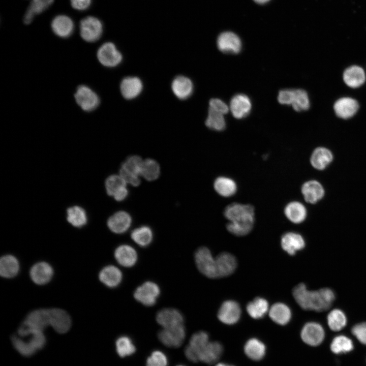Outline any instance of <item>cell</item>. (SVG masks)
<instances>
[{"mask_svg":"<svg viewBox=\"0 0 366 366\" xmlns=\"http://www.w3.org/2000/svg\"><path fill=\"white\" fill-rule=\"evenodd\" d=\"M292 294L297 304L304 310L323 312L329 309L335 299L333 291L328 288L309 290L303 283L293 289Z\"/></svg>","mask_w":366,"mask_h":366,"instance_id":"obj_1","label":"cell"},{"mask_svg":"<svg viewBox=\"0 0 366 366\" xmlns=\"http://www.w3.org/2000/svg\"><path fill=\"white\" fill-rule=\"evenodd\" d=\"M225 217L229 221L227 230L236 236H244L249 233L253 227L255 220L254 207L251 204L232 203L226 207Z\"/></svg>","mask_w":366,"mask_h":366,"instance_id":"obj_2","label":"cell"},{"mask_svg":"<svg viewBox=\"0 0 366 366\" xmlns=\"http://www.w3.org/2000/svg\"><path fill=\"white\" fill-rule=\"evenodd\" d=\"M279 102L283 105H291L297 112L309 109L310 101L307 92L302 89H286L279 92Z\"/></svg>","mask_w":366,"mask_h":366,"instance_id":"obj_3","label":"cell"},{"mask_svg":"<svg viewBox=\"0 0 366 366\" xmlns=\"http://www.w3.org/2000/svg\"><path fill=\"white\" fill-rule=\"evenodd\" d=\"M195 261L201 273L211 279L218 278L216 258L206 247L198 248L195 253Z\"/></svg>","mask_w":366,"mask_h":366,"instance_id":"obj_4","label":"cell"},{"mask_svg":"<svg viewBox=\"0 0 366 366\" xmlns=\"http://www.w3.org/2000/svg\"><path fill=\"white\" fill-rule=\"evenodd\" d=\"M143 160L138 156L128 158L121 164L119 175L126 183L138 186L140 183L139 176Z\"/></svg>","mask_w":366,"mask_h":366,"instance_id":"obj_5","label":"cell"},{"mask_svg":"<svg viewBox=\"0 0 366 366\" xmlns=\"http://www.w3.org/2000/svg\"><path fill=\"white\" fill-rule=\"evenodd\" d=\"M74 98L78 105L85 112L94 111L100 103L97 94L85 85L78 86L74 94Z\"/></svg>","mask_w":366,"mask_h":366,"instance_id":"obj_6","label":"cell"},{"mask_svg":"<svg viewBox=\"0 0 366 366\" xmlns=\"http://www.w3.org/2000/svg\"><path fill=\"white\" fill-rule=\"evenodd\" d=\"M301 193L304 201L308 204L316 205L322 201L326 195L323 184L319 180L309 179L301 187Z\"/></svg>","mask_w":366,"mask_h":366,"instance_id":"obj_7","label":"cell"},{"mask_svg":"<svg viewBox=\"0 0 366 366\" xmlns=\"http://www.w3.org/2000/svg\"><path fill=\"white\" fill-rule=\"evenodd\" d=\"M80 34L86 42L93 43L98 41L103 33V24L96 17L87 16L80 22Z\"/></svg>","mask_w":366,"mask_h":366,"instance_id":"obj_8","label":"cell"},{"mask_svg":"<svg viewBox=\"0 0 366 366\" xmlns=\"http://www.w3.org/2000/svg\"><path fill=\"white\" fill-rule=\"evenodd\" d=\"M334 160V155L331 149L325 146H318L312 151L309 162L313 169L321 172L327 169Z\"/></svg>","mask_w":366,"mask_h":366,"instance_id":"obj_9","label":"cell"},{"mask_svg":"<svg viewBox=\"0 0 366 366\" xmlns=\"http://www.w3.org/2000/svg\"><path fill=\"white\" fill-rule=\"evenodd\" d=\"M97 57L100 64L107 68H113L119 65L123 55L115 44L107 42L103 44L98 49Z\"/></svg>","mask_w":366,"mask_h":366,"instance_id":"obj_10","label":"cell"},{"mask_svg":"<svg viewBox=\"0 0 366 366\" xmlns=\"http://www.w3.org/2000/svg\"><path fill=\"white\" fill-rule=\"evenodd\" d=\"M160 294L158 285L153 282L147 281L136 289L134 297L141 304L150 307L156 303Z\"/></svg>","mask_w":366,"mask_h":366,"instance_id":"obj_11","label":"cell"},{"mask_svg":"<svg viewBox=\"0 0 366 366\" xmlns=\"http://www.w3.org/2000/svg\"><path fill=\"white\" fill-rule=\"evenodd\" d=\"M186 337V330L184 324L163 328L158 333V339L165 346L168 347H180Z\"/></svg>","mask_w":366,"mask_h":366,"instance_id":"obj_12","label":"cell"},{"mask_svg":"<svg viewBox=\"0 0 366 366\" xmlns=\"http://www.w3.org/2000/svg\"><path fill=\"white\" fill-rule=\"evenodd\" d=\"M209 342L207 332L199 331L194 333L185 349V354L187 359L193 362H198L200 353Z\"/></svg>","mask_w":366,"mask_h":366,"instance_id":"obj_13","label":"cell"},{"mask_svg":"<svg viewBox=\"0 0 366 366\" xmlns=\"http://www.w3.org/2000/svg\"><path fill=\"white\" fill-rule=\"evenodd\" d=\"M359 108L358 101L350 97L340 98L333 104V110L336 115L344 120L353 117L357 113Z\"/></svg>","mask_w":366,"mask_h":366,"instance_id":"obj_14","label":"cell"},{"mask_svg":"<svg viewBox=\"0 0 366 366\" xmlns=\"http://www.w3.org/2000/svg\"><path fill=\"white\" fill-rule=\"evenodd\" d=\"M300 336L306 344L316 346L320 345L323 341L325 332L320 324L315 322H309L305 324L302 328Z\"/></svg>","mask_w":366,"mask_h":366,"instance_id":"obj_15","label":"cell"},{"mask_svg":"<svg viewBox=\"0 0 366 366\" xmlns=\"http://www.w3.org/2000/svg\"><path fill=\"white\" fill-rule=\"evenodd\" d=\"M241 313L239 304L234 300H228L221 304L217 316L219 320L223 323L232 325L238 321Z\"/></svg>","mask_w":366,"mask_h":366,"instance_id":"obj_16","label":"cell"},{"mask_svg":"<svg viewBox=\"0 0 366 366\" xmlns=\"http://www.w3.org/2000/svg\"><path fill=\"white\" fill-rule=\"evenodd\" d=\"M49 325L59 333H65L71 326V319L69 315L60 309H48Z\"/></svg>","mask_w":366,"mask_h":366,"instance_id":"obj_17","label":"cell"},{"mask_svg":"<svg viewBox=\"0 0 366 366\" xmlns=\"http://www.w3.org/2000/svg\"><path fill=\"white\" fill-rule=\"evenodd\" d=\"M217 46L222 52L227 54H236L241 49L240 39L235 34L226 32L221 33L217 39Z\"/></svg>","mask_w":366,"mask_h":366,"instance_id":"obj_18","label":"cell"},{"mask_svg":"<svg viewBox=\"0 0 366 366\" xmlns=\"http://www.w3.org/2000/svg\"><path fill=\"white\" fill-rule=\"evenodd\" d=\"M342 77L345 84L351 88H357L361 86L366 80L364 70L361 66L356 65L346 68L343 72Z\"/></svg>","mask_w":366,"mask_h":366,"instance_id":"obj_19","label":"cell"},{"mask_svg":"<svg viewBox=\"0 0 366 366\" xmlns=\"http://www.w3.org/2000/svg\"><path fill=\"white\" fill-rule=\"evenodd\" d=\"M22 324L28 328L43 331L49 325L48 309L32 311L26 317Z\"/></svg>","mask_w":366,"mask_h":366,"instance_id":"obj_20","label":"cell"},{"mask_svg":"<svg viewBox=\"0 0 366 366\" xmlns=\"http://www.w3.org/2000/svg\"><path fill=\"white\" fill-rule=\"evenodd\" d=\"M157 322L163 328H169L184 324V317L177 309L165 308L159 311L156 315Z\"/></svg>","mask_w":366,"mask_h":366,"instance_id":"obj_21","label":"cell"},{"mask_svg":"<svg viewBox=\"0 0 366 366\" xmlns=\"http://www.w3.org/2000/svg\"><path fill=\"white\" fill-rule=\"evenodd\" d=\"M251 109V101L245 94L235 95L230 101V110L236 118L241 119L246 117L250 113Z\"/></svg>","mask_w":366,"mask_h":366,"instance_id":"obj_22","label":"cell"},{"mask_svg":"<svg viewBox=\"0 0 366 366\" xmlns=\"http://www.w3.org/2000/svg\"><path fill=\"white\" fill-rule=\"evenodd\" d=\"M132 219L129 214L119 211L111 215L108 219L107 225L111 231L116 234L125 232L130 228Z\"/></svg>","mask_w":366,"mask_h":366,"instance_id":"obj_23","label":"cell"},{"mask_svg":"<svg viewBox=\"0 0 366 366\" xmlns=\"http://www.w3.org/2000/svg\"><path fill=\"white\" fill-rule=\"evenodd\" d=\"M283 249L290 255H294L305 247V241L300 234L288 232L283 234L281 240Z\"/></svg>","mask_w":366,"mask_h":366,"instance_id":"obj_24","label":"cell"},{"mask_svg":"<svg viewBox=\"0 0 366 366\" xmlns=\"http://www.w3.org/2000/svg\"><path fill=\"white\" fill-rule=\"evenodd\" d=\"M284 212L288 220L296 224L303 222L308 216V210L306 206L298 201L289 202L285 206Z\"/></svg>","mask_w":366,"mask_h":366,"instance_id":"obj_25","label":"cell"},{"mask_svg":"<svg viewBox=\"0 0 366 366\" xmlns=\"http://www.w3.org/2000/svg\"><path fill=\"white\" fill-rule=\"evenodd\" d=\"M218 278L227 277L234 272L237 267L235 257L228 252H223L216 258Z\"/></svg>","mask_w":366,"mask_h":366,"instance_id":"obj_26","label":"cell"},{"mask_svg":"<svg viewBox=\"0 0 366 366\" xmlns=\"http://www.w3.org/2000/svg\"><path fill=\"white\" fill-rule=\"evenodd\" d=\"M143 89L141 80L137 77L124 78L120 84V90L123 97L131 100L138 97Z\"/></svg>","mask_w":366,"mask_h":366,"instance_id":"obj_27","label":"cell"},{"mask_svg":"<svg viewBox=\"0 0 366 366\" xmlns=\"http://www.w3.org/2000/svg\"><path fill=\"white\" fill-rule=\"evenodd\" d=\"M51 28L57 36L67 38L73 34L74 24L73 20L68 16L60 15L56 16L52 20Z\"/></svg>","mask_w":366,"mask_h":366,"instance_id":"obj_28","label":"cell"},{"mask_svg":"<svg viewBox=\"0 0 366 366\" xmlns=\"http://www.w3.org/2000/svg\"><path fill=\"white\" fill-rule=\"evenodd\" d=\"M53 270L48 263L40 262L34 264L30 270V277L37 284L44 285L52 278Z\"/></svg>","mask_w":366,"mask_h":366,"instance_id":"obj_29","label":"cell"},{"mask_svg":"<svg viewBox=\"0 0 366 366\" xmlns=\"http://www.w3.org/2000/svg\"><path fill=\"white\" fill-rule=\"evenodd\" d=\"M114 257L120 265L126 267L134 266L138 259L137 252L128 245L118 246L115 250Z\"/></svg>","mask_w":366,"mask_h":366,"instance_id":"obj_30","label":"cell"},{"mask_svg":"<svg viewBox=\"0 0 366 366\" xmlns=\"http://www.w3.org/2000/svg\"><path fill=\"white\" fill-rule=\"evenodd\" d=\"M171 88L173 94L177 98L185 100L191 96L194 86L190 79L184 76H178L172 81Z\"/></svg>","mask_w":366,"mask_h":366,"instance_id":"obj_31","label":"cell"},{"mask_svg":"<svg viewBox=\"0 0 366 366\" xmlns=\"http://www.w3.org/2000/svg\"><path fill=\"white\" fill-rule=\"evenodd\" d=\"M100 281L109 288H115L121 283L123 279L121 271L114 265L104 267L99 275Z\"/></svg>","mask_w":366,"mask_h":366,"instance_id":"obj_32","label":"cell"},{"mask_svg":"<svg viewBox=\"0 0 366 366\" xmlns=\"http://www.w3.org/2000/svg\"><path fill=\"white\" fill-rule=\"evenodd\" d=\"M66 220L72 226L81 228L88 221L87 215L84 208L74 205L67 208L66 211Z\"/></svg>","mask_w":366,"mask_h":366,"instance_id":"obj_33","label":"cell"},{"mask_svg":"<svg viewBox=\"0 0 366 366\" xmlns=\"http://www.w3.org/2000/svg\"><path fill=\"white\" fill-rule=\"evenodd\" d=\"M223 348L218 342H209L199 355V361L211 364L216 362L223 353Z\"/></svg>","mask_w":366,"mask_h":366,"instance_id":"obj_34","label":"cell"},{"mask_svg":"<svg viewBox=\"0 0 366 366\" xmlns=\"http://www.w3.org/2000/svg\"><path fill=\"white\" fill-rule=\"evenodd\" d=\"M270 318L276 323L285 325L290 320L291 312L288 306L282 302L273 304L269 309Z\"/></svg>","mask_w":366,"mask_h":366,"instance_id":"obj_35","label":"cell"},{"mask_svg":"<svg viewBox=\"0 0 366 366\" xmlns=\"http://www.w3.org/2000/svg\"><path fill=\"white\" fill-rule=\"evenodd\" d=\"M214 188L219 195L224 197L233 196L237 189L236 183L233 179L224 176H220L216 178L214 182Z\"/></svg>","mask_w":366,"mask_h":366,"instance_id":"obj_36","label":"cell"},{"mask_svg":"<svg viewBox=\"0 0 366 366\" xmlns=\"http://www.w3.org/2000/svg\"><path fill=\"white\" fill-rule=\"evenodd\" d=\"M244 352L248 358L258 361L262 359L266 353L264 344L256 338L248 340L244 346Z\"/></svg>","mask_w":366,"mask_h":366,"instance_id":"obj_37","label":"cell"},{"mask_svg":"<svg viewBox=\"0 0 366 366\" xmlns=\"http://www.w3.org/2000/svg\"><path fill=\"white\" fill-rule=\"evenodd\" d=\"M19 270V263L12 255H5L0 260V273L4 278H11L17 275Z\"/></svg>","mask_w":366,"mask_h":366,"instance_id":"obj_38","label":"cell"},{"mask_svg":"<svg viewBox=\"0 0 366 366\" xmlns=\"http://www.w3.org/2000/svg\"><path fill=\"white\" fill-rule=\"evenodd\" d=\"M246 310L252 318L260 319L263 317L269 310L268 303L263 298L256 297L248 303Z\"/></svg>","mask_w":366,"mask_h":366,"instance_id":"obj_39","label":"cell"},{"mask_svg":"<svg viewBox=\"0 0 366 366\" xmlns=\"http://www.w3.org/2000/svg\"><path fill=\"white\" fill-rule=\"evenodd\" d=\"M126 185V182L119 174L109 175L105 181L106 193L113 198L127 189Z\"/></svg>","mask_w":366,"mask_h":366,"instance_id":"obj_40","label":"cell"},{"mask_svg":"<svg viewBox=\"0 0 366 366\" xmlns=\"http://www.w3.org/2000/svg\"><path fill=\"white\" fill-rule=\"evenodd\" d=\"M54 0H32L24 16L25 24H29L34 17L43 12L53 3Z\"/></svg>","mask_w":366,"mask_h":366,"instance_id":"obj_41","label":"cell"},{"mask_svg":"<svg viewBox=\"0 0 366 366\" xmlns=\"http://www.w3.org/2000/svg\"><path fill=\"white\" fill-rule=\"evenodd\" d=\"M328 327L334 331L342 329L347 324V317L341 310L334 309L330 311L327 316Z\"/></svg>","mask_w":366,"mask_h":366,"instance_id":"obj_42","label":"cell"},{"mask_svg":"<svg viewBox=\"0 0 366 366\" xmlns=\"http://www.w3.org/2000/svg\"><path fill=\"white\" fill-rule=\"evenodd\" d=\"M131 237L138 245L142 247H146L152 241L153 234L149 227L143 226L133 230Z\"/></svg>","mask_w":366,"mask_h":366,"instance_id":"obj_43","label":"cell"},{"mask_svg":"<svg viewBox=\"0 0 366 366\" xmlns=\"http://www.w3.org/2000/svg\"><path fill=\"white\" fill-rule=\"evenodd\" d=\"M160 173V166L156 161L151 159L143 160L140 176L147 180L152 181L158 178Z\"/></svg>","mask_w":366,"mask_h":366,"instance_id":"obj_44","label":"cell"},{"mask_svg":"<svg viewBox=\"0 0 366 366\" xmlns=\"http://www.w3.org/2000/svg\"><path fill=\"white\" fill-rule=\"evenodd\" d=\"M353 349L352 340L348 337L340 335L336 337L330 344V349L336 354L347 353Z\"/></svg>","mask_w":366,"mask_h":366,"instance_id":"obj_45","label":"cell"},{"mask_svg":"<svg viewBox=\"0 0 366 366\" xmlns=\"http://www.w3.org/2000/svg\"><path fill=\"white\" fill-rule=\"evenodd\" d=\"M223 114L209 108L205 120L206 126L212 130L221 131L225 129L226 121Z\"/></svg>","mask_w":366,"mask_h":366,"instance_id":"obj_46","label":"cell"},{"mask_svg":"<svg viewBox=\"0 0 366 366\" xmlns=\"http://www.w3.org/2000/svg\"><path fill=\"white\" fill-rule=\"evenodd\" d=\"M116 350L121 357L130 356L135 353L136 348L131 339L126 336L118 337L115 342Z\"/></svg>","mask_w":366,"mask_h":366,"instance_id":"obj_47","label":"cell"},{"mask_svg":"<svg viewBox=\"0 0 366 366\" xmlns=\"http://www.w3.org/2000/svg\"><path fill=\"white\" fill-rule=\"evenodd\" d=\"M11 339L14 348L22 356L29 357L37 352L23 338L19 336L14 334L11 337Z\"/></svg>","mask_w":366,"mask_h":366,"instance_id":"obj_48","label":"cell"},{"mask_svg":"<svg viewBox=\"0 0 366 366\" xmlns=\"http://www.w3.org/2000/svg\"><path fill=\"white\" fill-rule=\"evenodd\" d=\"M167 358L162 352L154 351L146 360V366H167Z\"/></svg>","mask_w":366,"mask_h":366,"instance_id":"obj_49","label":"cell"},{"mask_svg":"<svg viewBox=\"0 0 366 366\" xmlns=\"http://www.w3.org/2000/svg\"><path fill=\"white\" fill-rule=\"evenodd\" d=\"M351 331L352 334L361 343L366 345V322L355 325Z\"/></svg>","mask_w":366,"mask_h":366,"instance_id":"obj_50","label":"cell"},{"mask_svg":"<svg viewBox=\"0 0 366 366\" xmlns=\"http://www.w3.org/2000/svg\"><path fill=\"white\" fill-rule=\"evenodd\" d=\"M209 108L225 114L228 113L229 108L227 105L219 99L213 98L209 102Z\"/></svg>","mask_w":366,"mask_h":366,"instance_id":"obj_51","label":"cell"},{"mask_svg":"<svg viewBox=\"0 0 366 366\" xmlns=\"http://www.w3.org/2000/svg\"><path fill=\"white\" fill-rule=\"evenodd\" d=\"M72 7L79 11H84L90 6L92 0H70Z\"/></svg>","mask_w":366,"mask_h":366,"instance_id":"obj_52","label":"cell"},{"mask_svg":"<svg viewBox=\"0 0 366 366\" xmlns=\"http://www.w3.org/2000/svg\"><path fill=\"white\" fill-rule=\"evenodd\" d=\"M215 366H234V365L229 364L228 363H226L220 362V363H218V364H217Z\"/></svg>","mask_w":366,"mask_h":366,"instance_id":"obj_53","label":"cell"},{"mask_svg":"<svg viewBox=\"0 0 366 366\" xmlns=\"http://www.w3.org/2000/svg\"><path fill=\"white\" fill-rule=\"evenodd\" d=\"M255 2L258 4H264L268 2L270 0H254Z\"/></svg>","mask_w":366,"mask_h":366,"instance_id":"obj_54","label":"cell"},{"mask_svg":"<svg viewBox=\"0 0 366 366\" xmlns=\"http://www.w3.org/2000/svg\"><path fill=\"white\" fill-rule=\"evenodd\" d=\"M177 366H185V365H177Z\"/></svg>","mask_w":366,"mask_h":366,"instance_id":"obj_55","label":"cell"}]
</instances>
